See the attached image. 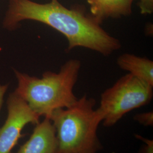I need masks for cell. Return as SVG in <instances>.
Returning <instances> with one entry per match:
<instances>
[{"instance_id":"1","label":"cell","mask_w":153,"mask_h":153,"mask_svg":"<svg viewBox=\"0 0 153 153\" xmlns=\"http://www.w3.org/2000/svg\"><path fill=\"white\" fill-rule=\"evenodd\" d=\"M24 20L42 22L61 33L68 51L83 47L108 56L121 48L120 42L106 32L93 16L79 9H69L59 0L39 4L31 0H10L4 26L13 28Z\"/></svg>"},{"instance_id":"2","label":"cell","mask_w":153,"mask_h":153,"mask_svg":"<svg viewBox=\"0 0 153 153\" xmlns=\"http://www.w3.org/2000/svg\"><path fill=\"white\" fill-rule=\"evenodd\" d=\"M80 69L81 62L71 59L59 73L47 71L42 78L16 71L18 86L14 92L40 117L49 118L56 109L69 107L76 102L73 88Z\"/></svg>"},{"instance_id":"3","label":"cell","mask_w":153,"mask_h":153,"mask_svg":"<svg viewBox=\"0 0 153 153\" xmlns=\"http://www.w3.org/2000/svg\"><path fill=\"white\" fill-rule=\"evenodd\" d=\"M95 105L94 99L85 95L71 107L52 113L49 118L56 130V153H97L102 149L97 131L103 117Z\"/></svg>"},{"instance_id":"4","label":"cell","mask_w":153,"mask_h":153,"mask_svg":"<svg viewBox=\"0 0 153 153\" xmlns=\"http://www.w3.org/2000/svg\"><path fill=\"white\" fill-rule=\"evenodd\" d=\"M153 87L129 73L121 77L101 95L98 110L103 126H114L127 113L150 103Z\"/></svg>"},{"instance_id":"5","label":"cell","mask_w":153,"mask_h":153,"mask_svg":"<svg viewBox=\"0 0 153 153\" xmlns=\"http://www.w3.org/2000/svg\"><path fill=\"white\" fill-rule=\"evenodd\" d=\"M7 116L0 128V153H10L16 146L24 127L28 124H37L40 116L15 92L7 100Z\"/></svg>"},{"instance_id":"6","label":"cell","mask_w":153,"mask_h":153,"mask_svg":"<svg viewBox=\"0 0 153 153\" xmlns=\"http://www.w3.org/2000/svg\"><path fill=\"white\" fill-rule=\"evenodd\" d=\"M57 140L55 127L48 117L36 124L27 142L16 153H56Z\"/></svg>"},{"instance_id":"7","label":"cell","mask_w":153,"mask_h":153,"mask_svg":"<svg viewBox=\"0 0 153 153\" xmlns=\"http://www.w3.org/2000/svg\"><path fill=\"white\" fill-rule=\"evenodd\" d=\"M117 64L121 69L153 86V61L131 53L119 56Z\"/></svg>"},{"instance_id":"8","label":"cell","mask_w":153,"mask_h":153,"mask_svg":"<svg viewBox=\"0 0 153 153\" xmlns=\"http://www.w3.org/2000/svg\"><path fill=\"white\" fill-rule=\"evenodd\" d=\"M92 16L101 23L109 17L121 16L119 0H88Z\"/></svg>"},{"instance_id":"9","label":"cell","mask_w":153,"mask_h":153,"mask_svg":"<svg viewBox=\"0 0 153 153\" xmlns=\"http://www.w3.org/2000/svg\"><path fill=\"white\" fill-rule=\"evenodd\" d=\"M134 119L137 121L140 124L143 126H153V112H143L141 114H138L134 116Z\"/></svg>"},{"instance_id":"10","label":"cell","mask_w":153,"mask_h":153,"mask_svg":"<svg viewBox=\"0 0 153 153\" xmlns=\"http://www.w3.org/2000/svg\"><path fill=\"white\" fill-rule=\"evenodd\" d=\"M139 6L142 14H150L153 12V0H139Z\"/></svg>"},{"instance_id":"11","label":"cell","mask_w":153,"mask_h":153,"mask_svg":"<svg viewBox=\"0 0 153 153\" xmlns=\"http://www.w3.org/2000/svg\"><path fill=\"white\" fill-rule=\"evenodd\" d=\"M133 0H119L121 16H128L131 13Z\"/></svg>"},{"instance_id":"12","label":"cell","mask_w":153,"mask_h":153,"mask_svg":"<svg viewBox=\"0 0 153 153\" xmlns=\"http://www.w3.org/2000/svg\"><path fill=\"white\" fill-rule=\"evenodd\" d=\"M138 140H140L145 143L143 150V153H153V141L148 138H145L140 135H136Z\"/></svg>"},{"instance_id":"13","label":"cell","mask_w":153,"mask_h":153,"mask_svg":"<svg viewBox=\"0 0 153 153\" xmlns=\"http://www.w3.org/2000/svg\"><path fill=\"white\" fill-rule=\"evenodd\" d=\"M7 88H8L7 85H0V110L1 109L2 103H3L4 97L7 91Z\"/></svg>"}]
</instances>
